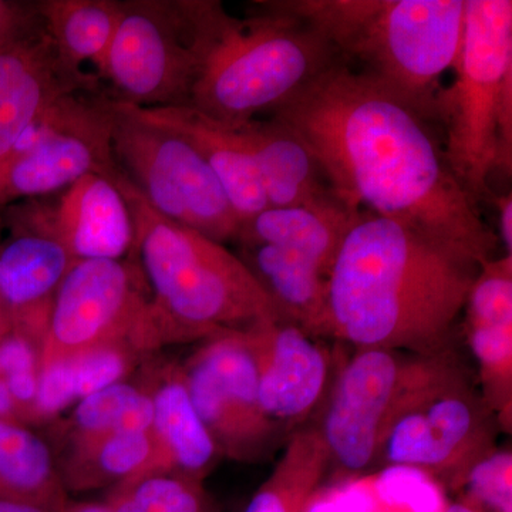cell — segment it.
<instances>
[{
  "label": "cell",
  "instance_id": "5",
  "mask_svg": "<svg viewBox=\"0 0 512 512\" xmlns=\"http://www.w3.org/2000/svg\"><path fill=\"white\" fill-rule=\"evenodd\" d=\"M308 23L339 62L437 121L440 80L463 42L466 0H274Z\"/></svg>",
  "mask_w": 512,
  "mask_h": 512
},
{
  "label": "cell",
  "instance_id": "37",
  "mask_svg": "<svg viewBox=\"0 0 512 512\" xmlns=\"http://www.w3.org/2000/svg\"><path fill=\"white\" fill-rule=\"evenodd\" d=\"M440 512H481L478 511L476 507L468 504L467 501L460 500L456 501V503L448 504L447 507H444Z\"/></svg>",
  "mask_w": 512,
  "mask_h": 512
},
{
  "label": "cell",
  "instance_id": "13",
  "mask_svg": "<svg viewBox=\"0 0 512 512\" xmlns=\"http://www.w3.org/2000/svg\"><path fill=\"white\" fill-rule=\"evenodd\" d=\"M100 74L134 107L188 104L194 59L175 2L126 0Z\"/></svg>",
  "mask_w": 512,
  "mask_h": 512
},
{
  "label": "cell",
  "instance_id": "15",
  "mask_svg": "<svg viewBox=\"0 0 512 512\" xmlns=\"http://www.w3.org/2000/svg\"><path fill=\"white\" fill-rule=\"evenodd\" d=\"M12 235L0 248V309L10 330L40 350L53 298L73 259L28 204L9 212Z\"/></svg>",
  "mask_w": 512,
  "mask_h": 512
},
{
  "label": "cell",
  "instance_id": "28",
  "mask_svg": "<svg viewBox=\"0 0 512 512\" xmlns=\"http://www.w3.org/2000/svg\"><path fill=\"white\" fill-rule=\"evenodd\" d=\"M154 404L147 386L123 380L84 397L67 420L69 448L86 446L120 431H150Z\"/></svg>",
  "mask_w": 512,
  "mask_h": 512
},
{
  "label": "cell",
  "instance_id": "20",
  "mask_svg": "<svg viewBox=\"0 0 512 512\" xmlns=\"http://www.w3.org/2000/svg\"><path fill=\"white\" fill-rule=\"evenodd\" d=\"M147 389L154 404V454L147 474L173 473L204 483L222 454L191 402L183 365L161 367Z\"/></svg>",
  "mask_w": 512,
  "mask_h": 512
},
{
  "label": "cell",
  "instance_id": "31",
  "mask_svg": "<svg viewBox=\"0 0 512 512\" xmlns=\"http://www.w3.org/2000/svg\"><path fill=\"white\" fill-rule=\"evenodd\" d=\"M463 500L481 512H512V453L495 450L468 471Z\"/></svg>",
  "mask_w": 512,
  "mask_h": 512
},
{
  "label": "cell",
  "instance_id": "30",
  "mask_svg": "<svg viewBox=\"0 0 512 512\" xmlns=\"http://www.w3.org/2000/svg\"><path fill=\"white\" fill-rule=\"evenodd\" d=\"M39 349L32 340L12 332L0 338V377L5 380L19 414L32 420L39 389Z\"/></svg>",
  "mask_w": 512,
  "mask_h": 512
},
{
  "label": "cell",
  "instance_id": "39",
  "mask_svg": "<svg viewBox=\"0 0 512 512\" xmlns=\"http://www.w3.org/2000/svg\"><path fill=\"white\" fill-rule=\"evenodd\" d=\"M379 512H410V511L404 510V508H387V510L379 511Z\"/></svg>",
  "mask_w": 512,
  "mask_h": 512
},
{
  "label": "cell",
  "instance_id": "26",
  "mask_svg": "<svg viewBox=\"0 0 512 512\" xmlns=\"http://www.w3.org/2000/svg\"><path fill=\"white\" fill-rule=\"evenodd\" d=\"M0 498L55 508L69 500L52 448L15 421L0 420Z\"/></svg>",
  "mask_w": 512,
  "mask_h": 512
},
{
  "label": "cell",
  "instance_id": "12",
  "mask_svg": "<svg viewBox=\"0 0 512 512\" xmlns=\"http://www.w3.org/2000/svg\"><path fill=\"white\" fill-rule=\"evenodd\" d=\"M183 370L191 402L222 457L254 463L275 450L282 436L259 403L258 369L248 329L204 340Z\"/></svg>",
  "mask_w": 512,
  "mask_h": 512
},
{
  "label": "cell",
  "instance_id": "3",
  "mask_svg": "<svg viewBox=\"0 0 512 512\" xmlns=\"http://www.w3.org/2000/svg\"><path fill=\"white\" fill-rule=\"evenodd\" d=\"M194 59L188 104L225 126L239 128L274 113L306 84L340 63L308 23L255 2L247 18L229 15L218 0H175Z\"/></svg>",
  "mask_w": 512,
  "mask_h": 512
},
{
  "label": "cell",
  "instance_id": "2",
  "mask_svg": "<svg viewBox=\"0 0 512 512\" xmlns=\"http://www.w3.org/2000/svg\"><path fill=\"white\" fill-rule=\"evenodd\" d=\"M477 272L403 225L360 211L330 269L326 339L417 355L450 349Z\"/></svg>",
  "mask_w": 512,
  "mask_h": 512
},
{
  "label": "cell",
  "instance_id": "32",
  "mask_svg": "<svg viewBox=\"0 0 512 512\" xmlns=\"http://www.w3.org/2000/svg\"><path fill=\"white\" fill-rule=\"evenodd\" d=\"M42 26L35 2L0 0V45Z\"/></svg>",
  "mask_w": 512,
  "mask_h": 512
},
{
  "label": "cell",
  "instance_id": "25",
  "mask_svg": "<svg viewBox=\"0 0 512 512\" xmlns=\"http://www.w3.org/2000/svg\"><path fill=\"white\" fill-rule=\"evenodd\" d=\"M329 470L328 451L318 429L303 426L289 436L274 470L244 512H309Z\"/></svg>",
  "mask_w": 512,
  "mask_h": 512
},
{
  "label": "cell",
  "instance_id": "35",
  "mask_svg": "<svg viewBox=\"0 0 512 512\" xmlns=\"http://www.w3.org/2000/svg\"><path fill=\"white\" fill-rule=\"evenodd\" d=\"M107 504L113 512H143L140 507L123 490L113 488L106 497Z\"/></svg>",
  "mask_w": 512,
  "mask_h": 512
},
{
  "label": "cell",
  "instance_id": "36",
  "mask_svg": "<svg viewBox=\"0 0 512 512\" xmlns=\"http://www.w3.org/2000/svg\"><path fill=\"white\" fill-rule=\"evenodd\" d=\"M62 512H113L106 501L67 500Z\"/></svg>",
  "mask_w": 512,
  "mask_h": 512
},
{
  "label": "cell",
  "instance_id": "29",
  "mask_svg": "<svg viewBox=\"0 0 512 512\" xmlns=\"http://www.w3.org/2000/svg\"><path fill=\"white\" fill-rule=\"evenodd\" d=\"M140 356L141 353L133 346L119 343V345L101 346L66 360L69 362L70 373H72L76 403L90 394L123 382Z\"/></svg>",
  "mask_w": 512,
  "mask_h": 512
},
{
  "label": "cell",
  "instance_id": "17",
  "mask_svg": "<svg viewBox=\"0 0 512 512\" xmlns=\"http://www.w3.org/2000/svg\"><path fill=\"white\" fill-rule=\"evenodd\" d=\"M114 175H84L59 192L50 208L35 200L28 202L40 224L73 261H121L133 254V215Z\"/></svg>",
  "mask_w": 512,
  "mask_h": 512
},
{
  "label": "cell",
  "instance_id": "23",
  "mask_svg": "<svg viewBox=\"0 0 512 512\" xmlns=\"http://www.w3.org/2000/svg\"><path fill=\"white\" fill-rule=\"evenodd\" d=\"M357 214L336 197L303 207L266 208L241 225L235 241L296 249L330 274Z\"/></svg>",
  "mask_w": 512,
  "mask_h": 512
},
{
  "label": "cell",
  "instance_id": "4",
  "mask_svg": "<svg viewBox=\"0 0 512 512\" xmlns=\"http://www.w3.org/2000/svg\"><path fill=\"white\" fill-rule=\"evenodd\" d=\"M134 221L136 259L150 289L158 346L204 340L281 320L247 265L224 244L154 210L120 168L114 175Z\"/></svg>",
  "mask_w": 512,
  "mask_h": 512
},
{
  "label": "cell",
  "instance_id": "7",
  "mask_svg": "<svg viewBox=\"0 0 512 512\" xmlns=\"http://www.w3.org/2000/svg\"><path fill=\"white\" fill-rule=\"evenodd\" d=\"M457 360L453 348L434 355L355 349L333 376L320 407L322 417L315 424L330 468L346 476L373 468L380 441L392 421Z\"/></svg>",
  "mask_w": 512,
  "mask_h": 512
},
{
  "label": "cell",
  "instance_id": "21",
  "mask_svg": "<svg viewBox=\"0 0 512 512\" xmlns=\"http://www.w3.org/2000/svg\"><path fill=\"white\" fill-rule=\"evenodd\" d=\"M238 245L239 259L264 289L279 318L325 340L328 272L293 248Z\"/></svg>",
  "mask_w": 512,
  "mask_h": 512
},
{
  "label": "cell",
  "instance_id": "38",
  "mask_svg": "<svg viewBox=\"0 0 512 512\" xmlns=\"http://www.w3.org/2000/svg\"><path fill=\"white\" fill-rule=\"evenodd\" d=\"M5 326V329L10 330V323L8 318H6L5 313H3L2 309H0V328Z\"/></svg>",
  "mask_w": 512,
  "mask_h": 512
},
{
  "label": "cell",
  "instance_id": "16",
  "mask_svg": "<svg viewBox=\"0 0 512 512\" xmlns=\"http://www.w3.org/2000/svg\"><path fill=\"white\" fill-rule=\"evenodd\" d=\"M96 92V79L57 55L43 23L0 45V163L66 94Z\"/></svg>",
  "mask_w": 512,
  "mask_h": 512
},
{
  "label": "cell",
  "instance_id": "10",
  "mask_svg": "<svg viewBox=\"0 0 512 512\" xmlns=\"http://www.w3.org/2000/svg\"><path fill=\"white\" fill-rule=\"evenodd\" d=\"M119 343L141 355L160 348L140 266L131 256L73 261L53 298L39 350L40 370Z\"/></svg>",
  "mask_w": 512,
  "mask_h": 512
},
{
  "label": "cell",
  "instance_id": "9",
  "mask_svg": "<svg viewBox=\"0 0 512 512\" xmlns=\"http://www.w3.org/2000/svg\"><path fill=\"white\" fill-rule=\"evenodd\" d=\"M501 427L470 370L457 360L407 404L380 441L379 468H407L460 490L497 450Z\"/></svg>",
  "mask_w": 512,
  "mask_h": 512
},
{
  "label": "cell",
  "instance_id": "33",
  "mask_svg": "<svg viewBox=\"0 0 512 512\" xmlns=\"http://www.w3.org/2000/svg\"><path fill=\"white\" fill-rule=\"evenodd\" d=\"M498 211V229L503 242L505 255H512V194L493 195L491 197Z\"/></svg>",
  "mask_w": 512,
  "mask_h": 512
},
{
  "label": "cell",
  "instance_id": "24",
  "mask_svg": "<svg viewBox=\"0 0 512 512\" xmlns=\"http://www.w3.org/2000/svg\"><path fill=\"white\" fill-rule=\"evenodd\" d=\"M57 55L77 73L82 64L103 67L121 16L120 0H40L35 2Z\"/></svg>",
  "mask_w": 512,
  "mask_h": 512
},
{
  "label": "cell",
  "instance_id": "1",
  "mask_svg": "<svg viewBox=\"0 0 512 512\" xmlns=\"http://www.w3.org/2000/svg\"><path fill=\"white\" fill-rule=\"evenodd\" d=\"M352 211L387 218L461 261L494 258L498 239L458 183L430 121L343 63L272 113Z\"/></svg>",
  "mask_w": 512,
  "mask_h": 512
},
{
  "label": "cell",
  "instance_id": "19",
  "mask_svg": "<svg viewBox=\"0 0 512 512\" xmlns=\"http://www.w3.org/2000/svg\"><path fill=\"white\" fill-rule=\"evenodd\" d=\"M127 106L143 119L181 134L197 148L242 224L269 208L254 157L239 128L225 126L190 104L151 109Z\"/></svg>",
  "mask_w": 512,
  "mask_h": 512
},
{
  "label": "cell",
  "instance_id": "18",
  "mask_svg": "<svg viewBox=\"0 0 512 512\" xmlns=\"http://www.w3.org/2000/svg\"><path fill=\"white\" fill-rule=\"evenodd\" d=\"M463 313L468 348L477 363L478 386L501 431L511 433L512 255L478 266Z\"/></svg>",
  "mask_w": 512,
  "mask_h": 512
},
{
  "label": "cell",
  "instance_id": "14",
  "mask_svg": "<svg viewBox=\"0 0 512 512\" xmlns=\"http://www.w3.org/2000/svg\"><path fill=\"white\" fill-rule=\"evenodd\" d=\"M248 335L262 412L282 437L291 436L325 402L333 380L332 356L323 339L286 320L255 323Z\"/></svg>",
  "mask_w": 512,
  "mask_h": 512
},
{
  "label": "cell",
  "instance_id": "22",
  "mask_svg": "<svg viewBox=\"0 0 512 512\" xmlns=\"http://www.w3.org/2000/svg\"><path fill=\"white\" fill-rule=\"evenodd\" d=\"M258 168L269 208L303 207L335 198L315 158L275 119L239 127Z\"/></svg>",
  "mask_w": 512,
  "mask_h": 512
},
{
  "label": "cell",
  "instance_id": "27",
  "mask_svg": "<svg viewBox=\"0 0 512 512\" xmlns=\"http://www.w3.org/2000/svg\"><path fill=\"white\" fill-rule=\"evenodd\" d=\"M154 454L150 431H120L86 446L69 448L59 466L64 490L119 487L146 476Z\"/></svg>",
  "mask_w": 512,
  "mask_h": 512
},
{
  "label": "cell",
  "instance_id": "11",
  "mask_svg": "<svg viewBox=\"0 0 512 512\" xmlns=\"http://www.w3.org/2000/svg\"><path fill=\"white\" fill-rule=\"evenodd\" d=\"M90 93L57 100L0 163V207L59 194L87 174L117 173L110 99Z\"/></svg>",
  "mask_w": 512,
  "mask_h": 512
},
{
  "label": "cell",
  "instance_id": "8",
  "mask_svg": "<svg viewBox=\"0 0 512 512\" xmlns=\"http://www.w3.org/2000/svg\"><path fill=\"white\" fill-rule=\"evenodd\" d=\"M111 146L121 173L168 220L212 241H235L242 222L217 175L187 138L109 97Z\"/></svg>",
  "mask_w": 512,
  "mask_h": 512
},
{
  "label": "cell",
  "instance_id": "6",
  "mask_svg": "<svg viewBox=\"0 0 512 512\" xmlns=\"http://www.w3.org/2000/svg\"><path fill=\"white\" fill-rule=\"evenodd\" d=\"M437 121L451 171L478 202L493 197L491 175L512 170V2L466 0L463 42Z\"/></svg>",
  "mask_w": 512,
  "mask_h": 512
},
{
  "label": "cell",
  "instance_id": "34",
  "mask_svg": "<svg viewBox=\"0 0 512 512\" xmlns=\"http://www.w3.org/2000/svg\"><path fill=\"white\" fill-rule=\"evenodd\" d=\"M62 508L49 507V505L30 503V501L10 500L0 498V512H62Z\"/></svg>",
  "mask_w": 512,
  "mask_h": 512
}]
</instances>
